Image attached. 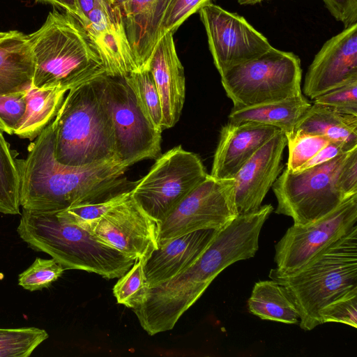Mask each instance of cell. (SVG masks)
I'll list each match as a JSON object with an SVG mask.
<instances>
[{
  "instance_id": "20",
  "label": "cell",
  "mask_w": 357,
  "mask_h": 357,
  "mask_svg": "<svg viewBox=\"0 0 357 357\" xmlns=\"http://www.w3.org/2000/svg\"><path fill=\"white\" fill-rule=\"evenodd\" d=\"M172 0H127L119 5L137 69H147L162 36L165 15Z\"/></svg>"
},
{
  "instance_id": "2",
  "label": "cell",
  "mask_w": 357,
  "mask_h": 357,
  "mask_svg": "<svg viewBox=\"0 0 357 357\" xmlns=\"http://www.w3.org/2000/svg\"><path fill=\"white\" fill-rule=\"evenodd\" d=\"M34 61L31 85L69 91L106 75L84 26L68 12H50L43 26L27 35Z\"/></svg>"
},
{
  "instance_id": "15",
  "label": "cell",
  "mask_w": 357,
  "mask_h": 357,
  "mask_svg": "<svg viewBox=\"0 0 357 357\" xmlns=\"http://www.w3.org/2000/svg\"><path fill=\"white\" fill-rule=\"evenodd\" d=\"M83 25L99 53L107 75L123 78L138 70L119 5L114 0H96Z\"/></svg>"
},
{
  "instance_id": "40",
  "label": "cell",
  "mask_w": 357,
  "mask_h": 357,
  "mask_svg": "<svg viewBox=\"0 0 357 357\" xmlns=\"http://www.w3.org/2000/svg\"><path fill=\"white\" fill-rule=\"evenodd\" d=\"M38 2L51 4L63 9L80 20V14L76 0H36Z\"/></svg>"
},
{
  "instance_id": "17",
  "label": "cell",
  "mask_w": 357,
  "mask_h": 357,
  "mask_svg": "<svg viewBox=\"0 0 357 357\" xmlns=\"http://www.w3.org/2000/svg\"><path fill=\"white\" fill-rule=\"evenodd\" d=\"M218 230L199 229L158 245L144 259V271L149 288L166 282L190 267L205 252Z\"/></svg>"
},
{
  "instance_id": "10",
  "label": "cell",
  "mask_w": 357,
  "mask_h": 357,
  "mask_svg": "<svg viewBox=\"0 0 357 357\" xmlns=\"http://www.w3.org/2000/svg\"><path fill=\"white\" fill-rule=\"evenodd\" d=\"M238 215L234 178L208 174L160 222L158 245L199 229L220 231Z\"/></svg>"
},
{
  "instance_id": "14",
  "label": "cell",
  "mask_w": 357,
  "mask_h": 357,
  "mask_svg": "<svg viewBox=\"0 0 357 357\" xmlns=\"http://www.w3.org/2000/svg\"><path fill=\"white\" fill-rule=\"evenodd\" d=\"M354 80H357V23L322 45L308 68L303 92L314 100Z\"/></svg>"
},
{
  "instance_id": "21",
  "label": "cell",
  "mask_w": 357,
  "mask_h": 357,
  "mask_svg": "<svg viewBox=\"0 0 357 357\" xmlns=\"http://www.w3.org/2000/svg\"><path fill=\"white\" fill-rule=\"evenodd\" d=\"M33 70V56L27 35L10 31L0 40V93L28 89Z\"/></svg>"
},
{
  "instance_id": "7",
  "label": "cell",
  "mask_w": 357,
  "mask_h": 357,
  "mask_svg": "<svg viewBox=\"0 0 357 357\" xmlns=\"http://www.w3.org/2000/svg\"><path fill=\"white\" fill-rule=\"evenodd\" d=\"M351 150L300 172L283 169L272 186L278 202L275 213L291 217L294 225H305L325 216L348 199L342 190L340 176Z\"/></svg>"
},
{
  "instance_id": "34",
  "label": "cell",
  "mask_w": 357,
  "mask_h": 357,
  "mask_svg": "<svg viewBox=\"0 0 357 357\" xmlns=\"http://www.w3.org/2000/svg\"><path fill=\"white\" fill-rule=\"evenodd\" d=\"M321 323L336 322L357 328V290L330 303L320 312Z\"/></svg>"
},
{
  "instance_id": "12",
  "label": "cell",
  "mask_w": 357,
  "mask_h": 357,
  "mask_svg": "<svg viewBox=\"0 0 357 357\" xmlns=\"http://www.w3.org/2000/svg\"><path fill=\"white\" fill-rule=\"evenodd\" d=\"M220 75L259 56L273 46L243 17L209 2L198 11Z\"/></svg>"
},
{
  "instance_id": "43",
  "label": "cell",
  "mask_w": 357,
  "mask_h": 357,
  "mask_svg": "<svg viewBox=\"0 0 357 357\" xmlns=\"http://www.w3.org/2000/svg\"><path fill=\"white\" fill-rule=\"evenodd\" d=\"M9 31L7 32H0V40L3 38L5 36H6L8 34Z\"/></svg>"
},
{
  "instance_id": "24",
  "label": "cell",
  "mask_w": 357,
  "mask_h": 357,
  "mask_svg": "<svg viewBox=\"0 0 357 357\" xmlns=\"http://www.w3.org/2000/svg\"><path fill=\"white\" fill-rule=\"evenodd\" d=\"M68 91L60 88L26 91V109L15 135L33 141L54 119Z\"/></svg>"
},
{
  "instance_id": "11",
  "label": "cell",
  "mask_w": 357,
  "mask_h": 357,
  "mask_svg": "<svg viewBox=\"0 0 357 357\" xmlns=\"http://www.w3.org/2000/svg\"><path fill=\"white\" fill-rule=\"evenodd\" d=\"M356 223L357 194L312 222L294 224L275 246V268L283 273L300 269L322 250L357 227Z\"/></svg>"
},
{
  "instance_id": "13",
  "label": "cell",
  "mask_w": 357,
  "mask_h": 357,
  "mask_svg": "<svg viewBox=\"0 0 357 357\" xmlns=\"http://www.w3.org/2000/svg\"><path fill=\"white\" fill-rule=\"evenodd\" d=\"M90 231L101 241L134 259H145L158 248L160 222L130 195L97 221Z\"/></svg>"
},
{
  "instance_id": "18",
  "label": "cell",
  "mask_w": 357,
  "mask_h": 357,
  "mask_svg": "<svg viewBox=\"0 0 357 357\" xmlns=\"http://www.w3.org/2000/svg\"><path fill=\"white\" fill-rule=\"evenodd\" d=\"M279 129L246 121L222 127L210 175L220 179L234 178L242 166Z\"/></svg>"
},
{
  "instance_id": "42",
  "label": "cell",
  "mask_w": 357,
  "mask_h": 357,
  "mask_svg": "<svg viewBox=\"0 0 357 357\" xmlns=\"http://www.w3.org/2000/svg\"><path fill=\"white\" fill-rule=\"evenodd\" d=\"M241 5H254L264 0H236Z\"/></svg>"
},
{
  "instance_id": "8",
  "label": "cell",
  "mask_w": 357,
  "mask_h": 357,
  "mask_svg": "<svg viewBox=\"0 0 357 357\" xmlns=\"http://www.w3.org/2000/svg\"><path fill=\"white\" fill-rule=\"evenodd\" d=\"M208 174L197 155L177 146L157 159L132 188L131 197L160 222Z\"/></svg>"
},
{
  "instance_id": "25",
  "label": "cell",
  "mask_w": 357,
  "mask_h": 357,
  "mask_svg": "<svg viewBox=\"0 0 357 357\" xmlns=\"http://www.w3.org/2000/svg\"><path fill=\"white\" fill-rule=\"evenodd\" d=\"M249 312L264 320L287 324L298 323L299 314L284 287L274 280H260L248 300Z\"/></svg>"
},
{
  "instance_id": "41",
  "label": "cell",
  "mask_w": 357,
  "mask_h": 357,
  "mask_svg": "<svg viewBox=\"0 0 357 357\" xmlns=\"http://www.w3.org/2000/svg\"><path fill=\"white\" fill-rule=\"evenodd\" d=\"M96 0H76L77 8L80 14V22L84 24L89 14L95 6Z\"/></svg>"
},
{
  "instance_id": "33",
  "label": "cell",
  "mask_w": 357,
  "mask_h": 357,
  "mask_svg": "<svg viewBox=\"0 0 357 357\" xmlns=\"http://www.w3.org/2000/svg\"><path fill=\"white\" fill-rule=\"evenodd\" d=\"M313 103L330 107L341 113L357 116V80L317 96L313 100Z\"/></svg>"
},
{
  "instance_id": "4",
  "label": "cell",
  "mask_w": 357,
  "mask_h": 357,
  "mask_svg": "<svg viewBox=\"0 0 357 357\" xmlns=\"http://www.w3.org/2000/svg\"><path fill=\"white\" fill-rule=\"evenodd\" d=\"M295 305L300 327L311 331L321 325L320 312L330 303L357 290V227L319 252L300 269L269 273Z\"/></svg>"
},
{
  "instance_id": "32",
  "label": "cell",
  "mask_w": 357,
  "mask_h": 357,
  "mask_svg": "<svg viewBox=\"0 0 357 357\" xmlns=\"http://www.w3.org/2000/svg\"><path fill=\"white\" fill-rule=\"evenodd\" d=\"M65 268L54 258H36L33 263L19 275L18 284L30 291L50 287L60 278Z\"/></svg>"
},
{
  "instance_id": "16",
  "label": "cell",
  "mask_w": 357,
  "mask_h": 357,
  "mask_svg": "<svg viewBox=\"0 0 357 357\" xmlns=\"http://www.w3.org/2000/svg\"><path fill=\"white\" fill-rule=\"evenodd\" d=\"M287 146L284 133L278 130L242 166L234 177L238 215L257 211L284 169L282 163Z\"/></svg>"
},
{
  "instance_id": "39",
  "label": "cell",
  "mask_w": 357,
  "mask_h": 357,
  "mask_svg": "<svg viewBox=\"0 0 357 357\" xmlns=\"http://www.w3.org/2000/svg\"><path fill=\"white\" fill-rule=\"evenodd\" d=\"M347 151H349L347 150L342 144L331 141L296 172H300L325 163Z\"/></svg>"
},
{
  "instance_id": "1",
  "label": "cell",
  "mask_w": 357,
  "mask_h": 357,
  "mask_svg": "<svg viewBox=\"0 0 357 357\" xmlns=\"http://www.w3.org/2000/svg\"><path fill=\"white\" fill-rule=\"evenodd\" d=\"M54 148L52 121L28 146L26 158H15L22 208L58 212L131 190L123 188V175L129 166L119 159L84 166L65 165L56 160Z\"/></svg>"
},
{
  "instance_id": "30",
  "label": "cell",
  "mask_w": 357,
  "mask_h": 357,
  "mask_svg": "<svg viewBox=\"0 0 357 357\" xmlns=\"http://www.w3.org/2000/svg\"><path fill=\"white\" fill-rule=\"evenodd\" d=\"M288 146V160L286 169L296 172L331 141L325 137L291 131L284 133Z\"/></svg>"
},
{
  "instance_id": "28",
  "label": "cell",
  "mask_w": 357,
  "mask_h": 357,
  "mask_svg": "<svg viewBox=\"0 0 357 357\" xmlns=\"http://www.w3.org/2000/svg\"><path fill=\"white\" fill-rule=\"evenodd\" d=\"M48 337L35 327L0 328V357H28Z\"/></svg>"
},
{
  "instance_id": "26",
  "label": "cell",
  "mask_w": 357,
  "mask_h": 357,
  "mask_svg": "<svg viewBox=\"0 0 357 357\" xmlns=\"http://www.w3.org/2000/svg\"><path fill=\"white\" fill-rule=\"evenodd\" d=\"M17 155L0 128V213L20 214V176L15 158Z\"/></svg>"
},
{
  "instance_id": "9",
  "label": "cell",
  "mask_w": 357,
  "mask_h": 357,
  "mask_svg": "<svg viewBox=\"0 0 357 357\" xmlns=\"http://www.w3.org/2000/svg\"><path fill=\"white\" fill-rule=\"evenodd\" d=\"M101 86L112 124L117 158L130 167L142 160L158 157L161 132L147 120L124 79L105 75Z\"/></svg>"
},
{
  "instance_id": "23",
  "label": "cell",
  "mask_w": 357,
  "mask_h": 357,
  "mask_svg": "<svg viewBox=\"0 0 357 357\" xmlns=\"http://www.w3.org/2000/svg\"><path fill=\"white\" fill-rule=\"evenodd\" d=\"M312 103L303 93L292 98L245 107H233L230 123L246 121L271 126L284 133L290 132Z\"/></svg>"
},
{
  "instance_id": "29",
  "label": "cell",
  "mask_w": 357,
  "mask_h": 357,
  "mask_svg": "<svg viewBox=\"0 0 357 357\" xmlns=\"http://www.w3.org/2000/svg\"><path fill=\"white\" fill-rule=\"evenodd\" d=\"M149 289L144 271V259H138L119 278L113 287V294L119 304L133 310L144 302Z\"/></svg>"
},
{
  "instance_id": "19",
  "label": "cell",
  "mask_w": 357,
  "mask_h": 357,
  "mask_svg": "<svg viewBox=\"0 0 357 357\" xmlns=\"http://www.w3.org/2000/svg\"><path fill=\"white\" fill-rule=\"evenodd\" d=\"M157 87L162 111V130L178 121L185 101V78L178 56L173 33L167 32L157 43L148 68Z\"/></svg>"
},
{
  "instance_id": "5",
  "label": "cell",
  "mask_w": 357,
  "mask_h": 357,
  "mask_svg": "<svg viewBox=\"0 0 357 357\" xmlns=\"http://www.w3.org/2000/svg\"><path fill=\"white\" fill-rule=\"evenodd\" d=\"M101 77L69 90L52 121L54 156L61 164L84 166L117 158Z\"/></svg>"
},
{
  "instance_id": "38",
  "label": "cell",
  "mask_w": 357,
  "mask_h": 357,
  "mask_svg": "<svg viewBox=\"0 0 357 357\" xmlns=\"http://www.w3.org/2000/svg\"><path fill=\"white\" fill-rule=\"evenodd\" d=\"M340 181L347 198L357 194V146L351 150L342 169Z\"/></svg>"
},
{
  "instance_id": "27",
  "label": "cell",
  "mask_w": 357,
  "mask_h": 357,
  "mask_svg": "<svg viewBox=\"0 0 357 357\" xmlns=\"http://www.w3.org/2000/svg\"><path fill=\"white\" fill-rule=\"evenodd\" d=\"M123 79L132 90L147 120L156 130L162 132L161 102L151 72L149 69L133 71Z\"/></svg>"
},
{
  "instance_id": "35",
  "label": "cell",
  "mask_w": 357,
  "mask_h": 357,
  "mask_svg": "<svg viewBox=\"0 0 357 357\" xmlns=\"http://www.w3.org/2000/svg\"><path fill=\"white\" fill-rule=\"evenodd\" d=\"M26 91L0 93V128L15 134L26 109Z\"/></svg>"
},
{
  "instance_id": "3",
  "label": "cell",
  "mask_w": 357,
  "mask_h": 357,
  "mask_svg": "<svg viewBox=\"0 0 357 357\" xmlns=\"http://www.w3.org/2000/svg\"><path fill=\"white\" fill-rule=\"evenodd\" d=\"M17 231L30 248L50 255L65 270H82L114 279L124 275L135 261L59 212L22 208Z\"/></svg>"
},
{
  "instance_id": "31",
  "label": "cell",
  "mask_w": 357,
  "mask_h": 357,
  "mask_svg": "<svg viewBox=\"0 0 357 357\" xmlns=\"http://www.w3.org/2000/svg\"><path fill=\"white\" fill-rule=\"evenodd\" d=\"M131 190L123 191L101 202L77 204L58 212L68 220L90 231L91 227L105 213L126 199L130 195Z\"/></svg>"
},
{
  "instance_id": "36",
  "label": "cell",
  "mask_w": 357,
  "mask_h": 357,
  "mask_svg": "<svg viewBox=\"0 0 357 357\" xmlns=\"http://www.w3.org/2000/svg\"><path fill=\"white\" fill-rule=\"evenodd\" d=\"M209 2L211 0H172L165 17L162 36L174 33L185 20Z\"/></svg>"
},
{
  "instance_id": "22",
  "label": "cell",
  "mask_w": 357,
  "mask_h": 357,
  "mask_svg": "<svg viewBox=\"0 0 357 357\" xmlns=\"http://www.w3.org/2000/svg\"><path fill=\"white\" fill-rule=\"evenodd\" d=\"M292 131L325 137L342 144L348 151L357 146V116L316 103L311 105Z\"/></svg>"
},
{
  "instance_id": "44",
  "label": "cell",
  "mask_w": 357,
  "mask_h": 357,
  "mask_svg": "<svg viewBox=\"0 0 357 357\" xmlns=\"http://www.w3.org/2000/svg\"><path fill=\"white\" fill-rule=\"evenodd\" d=\"M117 4L120 5L122 3L126 1L127 0H114Z\"/></svg>"
},
{
  "instance_id": "6",
  "label": "cell",
  "mask_w": 357,
  "mask_h": 357,
  "mask_svg": "<svg viewBox=\"0 0 357 357\" xmlns=\"http://www.w3.org/2000/svg\"><path fill=\"white\" fill-rule=\"evenodd\" d=\"M234 107L281 100L302 93L299 57L272 47L269 50L220 75Z\"/></svg>"
},
{
  "instance_id": "37",
  "label": "cell",
  "mask_w": 357,
  "mask_h": 357,
  "mask_svg": "<svg viewBox=\"0 0 357 357\" xmlns=\"http://www.w3.org/2000/svg\"><path fill=\"white\" fill-rule=\"evenodd\" d=\"M331 15L344 28L357 23V0H323Z\"/></svg>"
}]
</instances>
